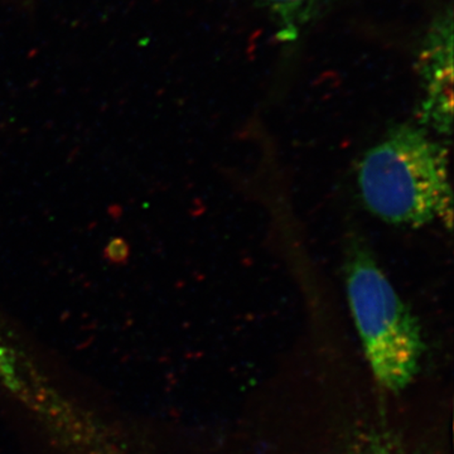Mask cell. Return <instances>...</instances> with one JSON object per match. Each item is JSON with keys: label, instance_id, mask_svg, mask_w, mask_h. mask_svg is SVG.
I'll use <instances>...</instances> for the list:
<instances>
[{"label": "cell", "instance_id": "6da1fadb", "mask_svg": "<svg viewBox=\"0 0 454 454\" xmlns=\"http://www.w3.org/2000/svg\"><path fill=\"white\" fill-rule=\"evenodd\" d=\"M357 184L367 210L391 225L452 223L446 148L414 125L394 128L367 151Z\"/></svg>", "mask_w": 454, "mask_h": 454}, {"label": "cell", "instance_id": "7a4b0ae2", "mask_svg": "<svg viewBox=\"0 0 454 454\" xmlns=\"http://www.w3.org/2000/svg\"><path fill=\"white\" fill-rule=\"evenodd\" d=\"M346 291L373 376L385 389L404 390L419 372L422 331L365 245L348 250Z\"/></svg>", "mask_w": 454, "mask_h": 454}, {"label": "cell", "instance_id": "3957f363", "mask_svg": "<svg viewBox=\"0 0 454 454\" xmlns=\"http://www.w3.org/2000/svg\"><path fill=\"white\" fill-rule=\"evenodd\" d=\"M423 122L439 133H450L453 116L452 17L439 20L422 55Z\"/></svg>", "mask_w": 454, "mask_h": 454}, {"label": "cell", "instance_id": "277c9868", "mask_svg": "<svg viewBox=\"0 0 454 454\" xmlns=\"http://www.w3.org/2000/svg\"><path fill=\"white\" fill-rule=\"evenodd\" d=\"M267 9L277 26L278 37L294 41L309 25L324 0H256Z\"/></svg>", "mask_w": 454, "mask_h": 454}, {"label": "cell", "instance_id": "5b68a950", "mask_svg": "<svg viewBox=\"0 0 454 454\" xmlns=\"http://www.w3.org/2000/svg\"><path fill=\"white\" fill-rule=\"evenodd\" d=\"M130 255V245L121 236L113 238L103 250L104 260H106L109 264L116 265V267L127 264L129 262Z\"/></svg>", "mask_w": 454, "mask_h": 454}, {"label": "cell", "instance_id": "8992f818", "mask_svg": "<svg viewBox=\"0 0 454 454\" xmlns=\"http://www.w3.org/2000/svg\"><path fill=\"white\" fill-rule=\"evenodd\" d=\"M356 454H403L394 444L385 441H372L365 444Z\"/></svg>", "mask_w": 454, "mask_h": 454}]
</instances>
